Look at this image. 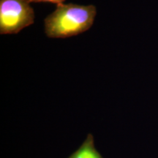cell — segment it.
I'll use <instances>...</instances> for the list:
<instances>
[{"mask_svg": "<svg viewBox=\"0 0 158 158\" xmlns=\"http://www.w3.org/2000/svg\"><path fill=\"white\" fill-rule=\"evenodd\" d=\"M97 13L94 5L62 4L44 20L45 32L50 38H67L80 35L93 25Z\"/></svg>", "mask_w": 158, "mask_h": 158, "instance_id": "6da1fadb", "label": "cell"}, {"mask_svg": "<svg viewBox=\"0 0 158 158\" xmlns=\"http://www.w3.org/2000/svg\"><path fill=\"white\" fill-rule=\"evenodd\" d=\"M29 0H0V34H17L34 23Z\"/></svg>", "mask_w": 158, "mask_h": 158, "instance_id": "7a4b0ae2", "label": "cell"}, {"mask_svg": "<svg viewBox=\"0 0 158 158\" xmlns=\"http://www.w3.org/2000/svg\"><path fill=\"white\" fill-rule=\"evenodd\" d=\"M73 158H100V157L91 147H84L79 150Z\"/></svg>", "mask_w": 158, "mask_h": 158, "instance_id": "3957f363", "label": "cell"}, {"mask_svg": "<svg viewBox=\"0 0 158 158\" xmlns=\"http://www.w3.org/2000/svg\"><path fill=\"white\" fill-rule=\"evenodd\" d=\"M29 2H34V3H37V2H49V3H53L55 4L56 5H59L63 4V2L65 1V0H29Z\"/></svg>", "mask_w": 158, "mask_h": 158, "instance_id": "277c9868", "label": "cell"}]
</instances>
